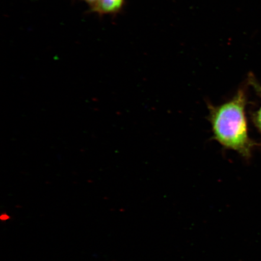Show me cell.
Listing matches in <instances>:
<instances>
[{
    "instance_id": "4",
    "label": "cell",
    "mask_w": 261,
    "mask_h": 261,
    "mask_svg": "<svg viewBox=\"0 0 261 261\" xmlns=\"http://www.w3.org/2000/svg\"><path fill=\"white\" fill-rule=\"evenodd\" d=\"M80 1L86 3L87 4L90 6V8H91L93 6L95 5L98 0H80Z\"/></svg>"
},
{
    "instance_id": "2",
    "label": "cell",
    "mask_w": 261,
    "mask_h": 261,
    "mask_svg": "<svg viewBox=\"0 0 261 261\" xmlns=\"http://www.w3.org/2000/svg\"><path fill=\"white\" fill-rule=\"evenodd\" d=\"M125 0H98L90 11L102 16L106 15H116L121 12Z\"/></svg>"
},
{
    "instance_id": "1",
    "label": "cell",
    "mask_w": 261,
    "mask_h": 261,
    "mask_svg": "<svg viewBox=\"0 0 261 261\" xmlns=\"http://www.w3.org/2000/svg\"><path fill=\"white\" fill-rule=\"evenodd\" d=\"M247 102L246 91L241 89L227 102L208 106V120L215 140L224 148L249 159L257 143L249 135L246 114Z\"/></svg>"
},
{
    "instance_id": "3",
    "label": "cell",
    "mask_w": 261,
    "mask_h": 261,
    "mask_svg": "<svg viewBox=\"0 0 261 261\" xmlns=\"http://www.w3.org/2000/svg\"><path fill=\"white\" fill-rule=\"evenodd\" d=\"M249 83L251 85V86H252L254 91H255L257 95L259 97L261 102L260 85L257 83L255 78L252 76V75H251L249 78ZM252 118L254 125L256 127L257 130H258L261 137V103L259 109L252 113ZM260 146H261V143Z\"/></svg>"
}]
</instances>
